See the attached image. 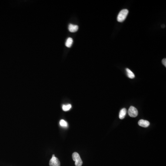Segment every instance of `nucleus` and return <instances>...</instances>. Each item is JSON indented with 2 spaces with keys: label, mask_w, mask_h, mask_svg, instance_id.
I'll use <instances>...</instances> for the list:
<instances>
[{
  "label": "nucleus",
  "mask_w": 166,
  "mask_h": 166,
  "mask_svg": "<svg viewBox=\"0 0 166 166\" xmlns=\"http://www.w3.org/2000/svg\"><path fill=\"white\" fill-rule=\"evenodd\" d=\"M129 11L127 9H125L121 10L117 16V21L118 22H122L124 21L127 18V16L128 14Z\"/></svg>",
  "instance_id": "obj_1"
},
{
  "label": "nucleus",
  "mask_w": 166,
  "mask_h": 166,
  "mask_svg": "<svg viewBox=\"0 0 166 166\" xmlns=\"http://www.w3.org/2000/svg\"><path fill=\"white\" fill-rule=\"evenodd\" d=\"M73 159L75 162L76 166H81L83 164V162L81 159V156L77 152H74L72 155Z\"/></svg>",
  "instance_id": "obj_2"
},
{
  "label": "nucleus",
  "mask_w": 166,
  "mask_h": 166,
  "mask_svg": "<svg viewBox=\"0 0 166 166\" xmlns=\"http://www.w3.org/2000/svg\"><path fill=\"white\" fill-rule=\"evenodd\" d=\"M128 113L130 116L132 117H136L138 116V111L136 108L133 106H131L129 109Z\"/></svg>",
  "instance_id": "obj_3"
},
{
  "label": "nucleus",
  "mask_w": 166,
  "mask_h": 166,
  "mask_svg": "<svg viewBox=\"0 0 166 166\" xmlns=\"http://www.w3.org/2000/svg\"><path fill=\"white\" fill-rule=\"evenodd\" d=\"M50 166H60L61 163L57 157L54 156L51 159L50 162Z\"/></svg>",
  "instance_id": "obj_4"
},
{
  "label": "nucleus",
  "mask_w": 166,
  "mask_h": 166,
  "mask_svg": "<svg viewBox=\"0 0 166 166\" xmlns=\"http://www.w3.org/2000/svg\"><path fill=\"white\" fill-rule=\"evenodd\" d=\"M138 124L140 125V127H147L150 125V122H148L147 120H139L138 122Z\"/></svg>",
  "instance_id": "obj_5"
},
{
  "label": "nucleus",
  "mask_w": 166,
  "mask_h": 166,
  "mask_svg": "<svg viewBox=\"0 0 166 166\" xmlns=\"http://www.w3.org/2000/svg\"><path fill=\"white\" fill-rule=\"evenodd\" d=\"M78 27L77 25H74L70 24L68 27L69 31L71 32H76L78 30Z\"/></svg>",
  "instance_id": "obj_6"
},
{
  "label": "nucleus",
  "mask_w": 166,
  "mask_h": 166,
  "mask_svg": "<svg viewBox=\"0 0 166 166\" xmlns=\"http://www.w3.org/2000/svg\"><path fill=\"white\" fill-rule=\"evenodd\" d=\"M127 109L125 108L122 109L120 111V113H119V118L121 120L124 119L125 115L127 114Z\"/></svg>",
  "instance_id": "obj_7"
},
{
  "label": "nucleus",
  "mask_w": 166,
  "mask_h": 166,
  "mask_svg": "<svg viewBox=\"0 0 166 166\" xmlns=\"http://www.w3.org/2000/svg\"><path fill=\"white\" fill-rule=\"evenodd\" d=\"M126 71H127V76L128 77V78H131V79H132V78H135L134 74L129 69L127 68Z\"/></svg>",
  "instance_id": "obj_8"
},
{
  "label": "nucleus",
  "mask_w": 166,
  "mask_h": 166,
  "mask_svg": "<svg viewBox=\"0 0 166 166\" xmlns=\"http://www.w3.org/2000/svg\"><path fill=\"white\" fill-rule=\"evenodd\" d=\"M73 39L71 38H69L67 39L66 42V46L67 47L70 48L71 46V45L73 44Z\"/></svg>",
  "instance_id": "obj_9"
},
{
  "label": "nucleus",
  "mask_w": 166,
  "mask_h": 166,
  "mask_svg": "<svg viewBox=\"0 0 166 166\" xmlns=\"http://www.w3.org/2000/svg\"><path fill=\"white\" fill-rule=\"evenodd\" d=\"M60 125L61 127H68V123L67 121H65V120H61L60 121Z\"/></svg>",
  "instance_id": "obj_10"
},
{
  "label": "nucleus",
  "mask_w": 166,
  "mask_h": 166,
  "mask_svg": "<svg viewBox=\"0 0 166 166\" xmlns=\"http://www.w3.org/2000/svg\"><path fill=\"white\" fill-rule=\"evenodd\" d=\"M71 105L70 104L67 105H64L62 106V109L63 111H67L71 109Z\"/></svg>",
  "instance_id": "obj_11"
},
{
  "label": "nucleus",
  "mask_w": 166,
  "mask_h": 166,
  "mask_svg": "<svg viewBox=\"0 0 166 166\" xmlns=\"http://www.w3.org/2000/svg\"><path fill=\"white\" fill-rule=\"evenodd\" d=\"M162 63L163 65H164V66L166 67V59H163L162 60Z\"/></svg>",
  "instance_id": "obj_12"
}]
</instances>
